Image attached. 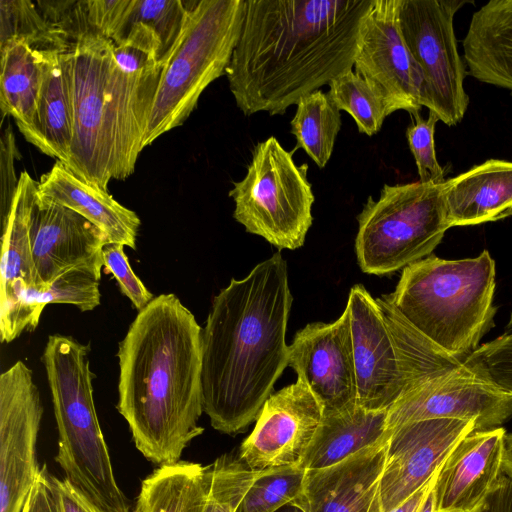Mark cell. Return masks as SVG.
<instances>
[{
  "mask_svg": "<svg viewBox=\"0 0 512 512\" xmlns=\"http://www.w3.org/2000/svg\"><path fill=\"white\" fill-rule=\"evenodd\" d=\"M10 41L24 42L39 51L72 47L64 32L29 0H0V45Z\"/></svg>",
  "mask_w": 512,
  "mask_h": 512,
  "instance_id": "30",
  "label": "cell"
},
{
  "mask_svg": "<svg viewBox=\"0 0 512 512\" xmlns=\"http://www.w3.org/2000/svg\"><path fill=\"white\" fill-rule=\"evenodd\" d=\"M0 108L12 116L25 139L42 150L37 108L43 80L44 51L10 41L0 45Z\"/></svg>",
  "mask_w": 512,
  "mask_h": 512,
  "instance_id": "26",
  "label": "cell"
},
{
  "mask_svg": "<svg viewBox=\"0 0 512 512\" xmlns=\"http://www.w3.org/2000/svg\"><path fill=\"white\" fill-rule=\"evenodd\" d=\"M505 512H512V491H511V494L509 496Z\"/></svg>",
  "mask_w": 512,
  "mask_h": 512,
  "instance_id": "47",
  "label": "cell"
},
{
  "mask_svg": "<svg viewBox=\"0 0 512 512\" xmlns=\"http://www.w3.org/2000/svg\"><path fill=\"white\" fill-rule=\"evenodd\" d=\"M244 0L194 1L181 36L163 67L143 149L181 126L203 91L226 73L239 40Z\"/></svg>",
  "mask_w": 512,
  "mask_h": 512,
  "instance_id": "7",
  "label": "cell"
},
{
  "mask_svg": "<svg viewBox=\"0 0 512 512\" xmlns=\"http://www.w3.org/2000/svg\"><path fill=\"white\" fill-rule=\"evenodd\" d=\"M502 465L504 474L512 479V433L504 436Z\"/></svg>",
  "mask_w": 512,
  "mask_h": 512,
  "instance_id": "44",
  "label": "cell"
},
{
  "mask_svg": "<svg viewBox=\"0 0 512 512\" xmlns=\"http://www.w3.org/2000/svg\"><path fill=\"white\" fill-rule=\"evenodd\" d=\"M389 433L339 463L306 470L292 503L304 512H382L380 481Z\"/></svg>",
  "mask_w": 512,
  "mask_h": 512,
  "instance_id": "20",
  "label": "cell"
},
{
  "mask_svg": "<svg viewBox=\"0 0 512 512\" xmlns=\"http://www.w3.org/2000/svg\"><path fill=\"white\" fill-rule=\"evenodd\" d=\"M213 477L203 512H235L261 471L248 469L238 457L224 454L213 463Z\"/></svg>",
  "mask_w": 512,
  "mask_h": 512,
  "instance_id": "35",
  "label": "cell"
},
{
  "mask_svg": "<svg viewBox=\"0 0 512 512\" xmlns=\"http://www.w3.org/2000/svg\"><path fill=\"white\" fill-rule=\"evenodd\" d=\"M373 0H244L226 68L244 115L284 114L354 67Z\"/></svg>",
  "mask_w": 512,
  "mask_h": 512,
  "instance_id": "1",
  "label": "cell"
},
{
  "mask_svg": "<svg viewBox=\"0 0 512 512\" xmlns=\"http://www.w3.org/2000/svg\"><path fill=\"white\" fill-rule=\"evenodd\" d=\"M296 105V113L290 122L291 133L296 138L294 150H304L322 169L332 155L341 129V112L320 89L301 98Z\"/></svg>",
  "mask_w": 512,
  "mask_h": 512,
  "instance_id": "29",
  "label": "cell"
},
{
  "mask_svg": "<svg viewBox=\"0 0 512 512\" xmlns=\"http://www.w3.org/2000/svg\"><path fill=\"white\" fill-rule=\"evenodd\" d=\"M37 196L78 212L100 228L109 243L136 249L141 224L137 214L116 201L108 190L77 177L61 161L41 177Z\"/></svg>",
  "mask_w": 512,
  "mask_h": 512,
  "instance_id": "22",
  "label": "cell"
},
{
  "mask_svg": "<svg viewBox=\"0 0 512 512\" xmlns=\"http://www.w3.org/2000/svg\"><path fill=\"white\" fill-rule=\"evenodd\" d=\"M419 512H435V501H434L433 490L427 497L426 501L424 502V504Z\"/></svg>",
  "mask_w": 512,
  "mask_h": 512,
  "instance_id": "45",
  "label": "cell"
},
{
  "mask_svg": "<svg viewBox=\"0 0 512 512\" xmlns=\"http://www.w3.org/2000/svg\"><path fill=\"white\" fill-rule=\"evenodd\" d=\"M437 418L474 421L475 431L499 428L512 418V394L480 379L462 363L405 390L387 412V430Z\"/></svg>",
  "mask_w": 512,
  "mask_h": 512,
  "instance_id": "12",
  "label": "cell"
},
{
  "mask_svg": "<svg viewBox=\"0 0 512 512\" xmlns=\"http://www.w3.org/2000/svg\"><path fill=\"white\" fill-rule=\"evenodd\" d=\"M90 346L52 334L42 362L58 429L56 462L65 477L107 512H130L116 482L93 398Z\"/></svg>",
  "mask_w": 512,
  "mask_h": 512,
  "instance_id": "6",
  "label": "cell"
},
{
  "mask_svg": "<svg viewBox=\"0 0 512 512\" xmlns=\"http://www.w3.org/2000/svg\"><path fill=\"white\" fill-rule=\"evenodd\" d=\"M99 280L81 270H70L41 289H33L24 297V313L29 331H33L47 304H72L80 311H91L100 305Z\"/></svg>",
  "mask_w": 512,
  "mask_h": 512,
  "instance_id": "32",
  "label": "cell"
},
{
  "mask_svg": "<svg viewBox=\"0 0 512 512\" xmlns=\"http://www.w3.org/2000/svg\"><path fill=\"white\" fill-rule=\"evenodd\" d=\"M72 55L74 134L65 166L107 190L135 170L164 66L127 73L113 41L96 33L76 39Z\"/></svg>",
  "mask_w": 512,
  "mask_h": 512,
  "instance_id": "4",
  "label": "cell"
},
{
  "mask_svg": "<svg viewBox=\"0 0 512 512\" xmlns=\"http://www.w3.org/2000/svg\"><path fill=\"white\" fill-rule=\"evenodd\" d=\"M38 187L27 171L19 176L18 188L6 224L2 227L0 260V334L10 343L27 326L24 297L33 289H41L34 266L30 218Z\"/></svg>",
  "mask_w": 512,
  "mask_h": 512,
  "instance_id": "21",
  "label": "cell"
},
{
  "mask_svg": "<svg viewBox=\"0 0 512 512\" xmlns=\"http://www.w3.org/2000/svg\"><path fill=\"white\" fill-rule=\"evenodd\" d=\"M466 0H399L404 41L421 69L426 106L448 126L460 123L469 105L468 74L459 54L454 16Z\"/></svg>",
  "mask_w": 512,
  "mask_h": 512,
  "instance_id": "10",
  "label": "cell"
},
{
  "mask_svg": "<svg viewBox=\"0 0 512 512\" xmlns=\"http://www.w3.org/2000/svg\"><path fill=\"white\" fill-rule=\"evenodd\" d=\"M438 472L419 490L390 512H419L429 494L434 489Z\"/></svg>",
  "mask_w": 512,
  "mask_h": 512,
  "instance_id": "42",
  "label": "cell"
},
{
  "mask_svg": "<svg viewBox=\"0 0 512 512\" xmlns=\"http://www.w3.org/2000/svg\"><path fill=\"white\" fill-rule=\"evenodd\" d=\"M506 496V475L503 474L497 489L489 497L485 508L481 512H504Z\"/></svg>",
  "mask_w": 512,
  "mask_h": 512,
  "instance_id": "43",
  "label": "cell"
},
{
  "mask_svg": "<svg viewBox=\"0 0 512 512\" xmlns=\"http://www.w3.org/2000/svg\"><path fill=\"white\" fill-rule=\"evenodd\" d=\"M328 86L333 104L351 115L360 133L373 136L381 130L390 114L384 95L374 84L351 70Z\"/></svg>",
  "mask_w": 512,
  "mask_h": 512,
  "instance_id": "31",
  "label": "cell"
},
{
  "mask_svg": "<svg viewBox=\"0 0 512 512\" xmlns=\"http://www.w3.org/2000/svg\"><path fill=\"white\" fill-rule=\"evenodd\" d=\"M30 240L40 286L70 270L100 280L106 234L78 212L36 196L30 218Z\"/></svg>",
  "mask_w": 512,
  "mask_h": 512,
  "instance_id": "18",
  "label": "cell"
},
{
  "mask_svg": "<svg viewBox=\"0 0 512 512\" xmlns=\"http://www.w3.org/2000/svg\"><path fill=\"white\" fill-rule=\"evenodd\" d=\"M462 45L469 75L512 92V0H490L476 10Z\"/></svg>",
  "mask_w": 512,
  "mask_h": 512,
  "instance_id": "24",
  "label": "cell"
},
{
  "mask_svg": "<svg viewBox=\"0 0 512 512\" xmlns=\"http://www.w3.org/2000/svg\"><path fill=\"white\" fill-rule=\"evenodd\" d=\"M276 512H304L302 509H300L298 506L294 505L293 503L286 504L285 506L281 507Z\"/></svg>",
  "mask_w": 512,
  "mask_h": 512,
  "instance_id": "46",
  "label": "cell"
},
{
  "mask_svg": "<svg viewBox=\"0 0 512 512\" xmlns=\"http://www.w3.org/2000/svg\"><path fill=\"white\" fill-rule=\"evenodd\" d=\"M387 412L366 410L357 405L323 415L300 466L305 470L325 468L377 444L389 433Z\"/></svg>",
  "mask_w": 512,
  "mask_h": 512,
  "instance_id": "27",
  "label": "cell"
},
{
  "mask_svg": "<svg viewBox=\"0 0 512 512\" xmlns=\"http://www.w3.org/2000/svg\"><path fill=\"white\" fill-rule=\"evenodd\" d=\"M104 266L116 279L120 291L138 310L144 309L154 298L143 282L133 272L124 245L107 243L103 248Z\"/></svg>",
  "mask_w": 512,
  "mask_h": 512,
  "instance_id": "38",
  "label": "cell"
},
{
  "mask_svg": "<svg viewBox=\"0 0 512 512\" xmlns=\"http://www.w3.org/2000/svg\"><path fill=\"white\" fill-rule=\"evenodd\" d=\"M117 357V409L136 448L158 466L180 461L204 431L202 327L175 294H161L138 311Z\"/></svg>",
  "mask_w": 512,
  "mask_h": 512,
  "instance_id": "3",
  "label": "cell"
},
{
  "mask_svg": "<svg viewBox=\"0 0 512 512\" xmlns=\"http://www.w3.org/2000/svg\"><path fill=\"white\" fill-rule=\"evenodd\" d=\"M494 290L495 262L484 250L459 260L429 255L403 268L385 295L412 327L463 362L493 325Z\"/></svg>",
  "mask_w": 512,
  "mask_h": 512,
  "instance_id": "5",
  "label": "cell"
},
{
  "mask_svg": "<svg viewBox=\"0 0 512 512\" xmlns=\"http://www.w3.org/2000/svg\"><path fill=\"white\" fill-rule=\"evenodd\" d=\"M288 366L311 390L323 415L355 408L357 386L347 308L331 323H309L297 331L288 345Z\"/></svg>",
  "mask_w": 512,
  "mask_h": 512,
  "instance_id": "16",
  "label": "cell"
},
{
  "mask_svg": "<svg viewBox=\"0 0 512 512\" xmlns=\"http://www.w3.org/2000/svg\"><path fill=\"white\" fill-rule=\"evenodd\" d=\"M355 252L361 270L385 275L431 254L450 228L442 183L385 184L357 216Z\"/></svg>",
  "mask_w": 512,
  "mask_h": 512,
  "instance_id": "8",
  "label": "cell"
},
{
  "mask_svg": "<svg viewBox=\"0 0 512 512\" xmlns=\"http://www.w3.org/2000/svg\"><path fill=\"white\" fill-rule=\"evenodd\" d=\"M307 171L274 136L259 142L246 175L229 192L234 219L279 250L303 246L315 200Z\"/></svg>",
  "mask_w": 512,
  "mask_h": 512,
  "instance_id": "9",
  "label": "cell"
},
{
  "mask_svg": "<svg viewBox=\"0 0 512 512\" xmlns=\"http://www.w3.org/2000/svg\"><path fill=\"white\" fill-rule=\"evenodd\" d=\"M20 158L15 136L11 126L5 128L0 140V216L1 227L9 217L13 200L18 188L15 162Z\"/></svg>",
  "mask_w": 512,
  "mask_h": 512,
  "instance_id": "39",
  "label": "cell"
},
{
  "mask_svg": "<svg viewBox=\"0 0 512 512\" xmlns=\"http://www.w3.org/2000/svg\"><path fill=\"white\" fill-rule=\"evenodd\" d=\"M37 118L41 152L66 164L74 134L72 47L66 51H44Z\"/></svg>",
  "mask_w": 512,
  "mask_h": 512,
  "instance_id": "25",
  "label": "cell"
},
{
  "mask_svg": "<svg viewBox=\"0 0 512 512\" xmlns=\"http://www.w3.org/2000/svg\"><path fill=\"white\" fill-rule=\"evenodd\" d=\"M193 3L182 0H133L121 32L136 23L149 27L159 39V60L164 66L181 36Z\"/></svg>",
  "mask_w": 512,
  "mask_h": 512,
  "instance_id": "33",
  "label": "cell"
},
{
  "mask_svg": "<svg viewBox=\"0 0 512 512\" xmlns=\"http://www.w3.org/2000/svg\"><path fill=\"white\" fill-rule=\"evenodd\" d=\"M398 9L399 0H373L354 68L382 92L389 114L404 110L413 117L426 106L425 84L402 36Z\"/></svg>",
  "mask_w": 512,
  "mask_h": 512,
  "instance_id": "13",
  "label": "cell"
},
{
  "mask_svg": "<svg viewBox=\"0 0 512 512\" xmlns=\"http://www.w3.org/2000/svg\"><path fill=\"white\" fill-rule=\"evenodd\" d=\"M462 363L480 379L512 394V315L499 337L478 347Z\"/></svg>",
  "mask_w": 512,
  "mask_h": 512,
  "instance_id": "36",
  "label": "cell"
},
{
  "mask_svg": "<svg viewBox=\"0 0 512 512\" xmlns=\"http://www.w3.org/2000/svg\"><path fill=\"white\" fill-rule=\"evenodd\" d=\"M306 470L287 466L263 470L246 491L235 512H276L300 494Z\"/></svg>",
  "mask_w": 512,
  "mask_h": 512,
  "instance_id": "34",
  "label": "cell"
},
{
  "mask_svg": "<svg viewBox=\"0 0 512 512\" xmlns=\"http://www.w3.org/2000/svg\"><path fill=\"white\" fill-rule=\"evenodd\" d=\"M323 410L300 379L264 403L238 458L250 470L300 466L321 423Z\"/></svg>",
  "mask_w": 512,
  "mask_h": 512,
  "instance_id": "14",
  "label": "cell"
},
{
  "mask_svg": "<svg viewBox=\"0 0 512 512\" xmlns=\"http://www.w3.org/2000/svg\"><path fill=\"white\" fill-rule=\"evenodd\" d=\"M43 406L32 370L15 362L0 376V512H22L40 466Z\"/></svg>",
  "mask_w": 512,
  "mask_h": 512,
  "instance_id": "11",
  "label": "cell"
},
{
  "mask_svg": "<svg viewBox=\"0 0 512 512\" xmlns=\"http://www.w3.org/2000/svg\"><path fill=\"white\" fill-rule=\"evenodd\" d=\"M293 302L287 263L277 252L213 298L202 328L203 410L225 434L256 420L288 366Z\"/></svg>",
  "mask_w": 512,
  "mask_h": 512,
  "instance_id": "2",
  "label": "cell"
},
{
  "mask_svg": "<svg viewBox=\"0 0 512 512\" xmlns=\"http://www.w3.org/2000/svg\"><path fill=\"white\" fill-rule=\"evenodd\" d=\"M449 227L512 216V162L489 159L442 183Z\"/></svg>",
  "mask_w": 512,
  "mask_h": 512,
  "instance_id": "23",
  "label": "cell"
},
{
  "mask_svg": "<svg viewBox=\"0 0 512 512\" xmlns=\"http://www.w3.org/2000/svg\"><path fill=\"white\" fill-rule=\"evenodd\" d=\"M49 480L59 512H107L66 477L60 479L49 473Z\"/></svg>",
  "mask_w": 512,
  "mask_h": 512,
  "instance_id": "40",
  "label": "cell"
},
{
  "mask_svg": "<svg viewBox=\"0 0 512 512\" xmlns=\"http://www.w3.org/2000/svg\"><path fill=\"white\" fill-rule=\"evenodd\" d=\"M49 473L46 465H43L26 499L22 512H59L49 480Z\"/></svg>",
  "mask_w": 512,
  "mask_h": 512,
  "instance_id": "41",
  "label": "cell"
},
{
  "mask_svg": "<svg viewBox=\"0 0 512 512\" xmlns=\"http://www.w3.org/2000/svg\"><path fill=\"white\" fill-rule=\"evenodd\" d=\"M471 420L437 418L402 424L389 430L380 481L382 512H390L424 486L469 433Z\"/></svg>",
  "mask_w": 512,
  "mask_h": 512,
  "instance_id": "15",
  "label": "cell"
},
{
  "mask_svg": "<svg viewBox=\"0 0 512 512\" xmlns=\"http://www.w3.org/2000/svg\"><path fill=\"white\" fill-rule=\"evenodd\" d=\"M349 312L357 386V405L371 411L386 410L404 390L400 356L382 311L366 288L354 285Z\"/></svg>",
  "mask_w": 512,
  "mask_h": 512,
  "instance_id": "17",
  "label": "cell"
},
{
  "mask_svg": "<svg viewBox=\"0 0 512 512\" xmlns=\"http://www.w3.org/2000/svg\"><path fill=\"white\" fill-rule=\"evenodd\" d=\"M212 477V464L159 466L142 481L133 512H203Z\"/></svg>",
  "mask_w": 512,
  "mask_h": 512,
  "instance_id": "28",
  "label": "cell"
},
{
  "mask_svg": "<svg viewBox=\"0 0 512 512\" xmlns=\"http://www.w3.org/2000/svg\"><path fill=\"white\" fill-rule=\"evenodd\" d=\"M414 122L406 130V138L414 157L419 181L440 184L445 181L444 169L436 157L434 133L438 117L429 112L424 119L420 114L413 116Z\"/></svg>",
  "mask_w": 512,
  "mask_h": 512,
  "instance_id": "37",
  "label": "cell"
},
{
  "mask_svg": "<svg viewBox=\"0 0 512 512\" xmlns=\"http://www.w3.org/2000/svg\"><path fill=\"white\" fill-rule=\"evenodd\" d=\"M503 427L461 439L438 471L435 512H481L503 476Z\"/></svg>",
  "mask_w": 512,
  "mask_h": 512,
  "instance_id": "19",
  "label": "cell"
}]
</instances>
